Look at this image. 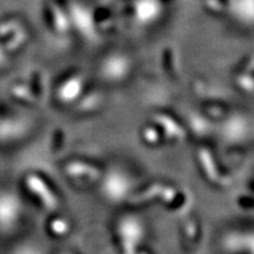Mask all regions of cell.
Instances as JSON below:
<instances>
[{"instance_id": "cell-1", "label": "cell", "mask_w": 254, "mask_h": 254, "mask_svg": "<svg viewBox=\"0 0 254 254\" xmlns=\"http://www.w3.org/2000/svg\"><path fill=\"white\" fill-rule=\"evenodd\" d=\"M118 234L126 253H128L129 251L133 252L144 238V226L138 218L126 217L119 222Z\"/></svg>"}, {"instance_id": "cell-2", "label": "cell", "mask_w": 254, "mask_h": 254, "mask_svg": "<svg viewBox=\"0 0 254 254\" xmlns=\"http://www.w3.org/2000/svg\"><path fill=\"white\" fill-rule=\"evenodd\" d=\"M222 244L231 253L254 254V232H233L224 238Z\"/></svg>"}, {"instance_id": "cell-5", "label": "cell", "mask_w": 254, "mask_h": 254, "mask_svg": "<svg viewBox=\"0 0 254 254\" xmlns=\"http://www.w3.org/2000/svg\"><path fill=\"white\" fill-rule=\"evenodd\" d=\"M17 254H43V253L37 249H30V247H27V249L21 250L20 252H18Z\"/></svg>"}, {"instance_id": "cell-3", "label": "cell", "mask_w": 254, "mask_h": 254, "mask_svg": "<svg viewBox=\"0 0 254 254\" xmlns=\"http://www.w3.org/2000/svg\"><path fill=\"white\" fill-rule=\"evenodd\" d=\"M20 215V204L13 196H5L0 202V221L6 225V227H11Z\"/></svg>"}, {"instance_id": "cell-4", "label": "cell", "mask_w": 254, "mask_h": 254, "mask_svg": "<svg viewBox=\"0 0 254 254\" xmlns=\"http://www.w3.org/2000/svg\"><path fill=\"white\" fill-rule=\"evenodd\" d=\"M122 178H116L111 177L107 180L106 185H105V193L107 196H110V199L112 200H120L126 195L127 190H128V186L125 180H120Z\"/></svg>"}]
</instances>
